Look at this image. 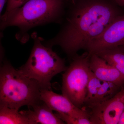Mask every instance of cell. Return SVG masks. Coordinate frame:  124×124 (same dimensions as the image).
<instances>
[{
	"instance_id": "obj_1",
	"label": "cell",
	"mask_w": 124,
	"mask_h": 124,
	"mask_svg": "<svg viewBox=\"0 0 124 124\" xmlns=\"http://www.w3.org/2000/svg\"><path fill=\"white\" fill-rule=\"evenodd\" d=\"M67 4L58 32L43 42L60 47L72 58L86 49L91 41L100 35L119 16L110 0H71Z\"/></svg>"
},
{
	"instance_id": "obj_2",
	"label": "cell",
	"mask_w": 124,
	"mask_h": 124,
	"mask_svg": "<svg viewBox=\"0 0 124 124\" xmlns=\"http://www.w3.org/2000/svg\"><path fill=\"white\" fill-rule=\"evenodd\" d=\"M68 0H29L1 17L0 31L8 27L18 28L16 35L22 43L29 38L28 32L35 27L51 23H60Z\"/></svg>"
},
{
	"instance_id": "obj_3",
	"label": "cell",
	"mask_w": 124,
	"mask_h": 124,
	"mask_svg": "<svg viewBox=\"0 0 124 124\" xmlns=\"http://www.w3.org/2000/svg\"><path fill=\"white\" fill-rule=\"evenodd\" d=\"M41 89L37 82L23 75L5 59L0 65V108L19 110L32 107L41 101Z\"/></svg>"
},
{
	"instance_id": "obj_4",
	"label": "cell",
	"mask_w": 124,
	"mask_h": 124,
	"mask_svg": "<svg viewBox=\"0 0 124 124\" xmlns=\"http://www.w3.org/2000/svg\"><path fill=\"white\" fill-rule=\"evenodd\" d=\"M33 45L25 64L18 70L23 75L35 81L41 89H50L51 81L56 75L64 72L67 67L65 60L44 44L43 39L32 33Z\"/></svg>"
},
{
	"instance_id": "obj_5",
	"label": "cell",
	"mask_w": 124,
	"mask_h": 124,
	"mask_svg": "<svg viewBox=\"0 0 124 124\" xmlns=\"http://www.w3.org/2000/svg\"><path fill=\"white\" fill-rule=\"evenodd\" d=\"M90 55L86 52L76 55L62 74V90L63 95L80 108H84V101L91 70Z\"/></svg>"
},
{
	"instance_id": "obj_6",
	"label": "cell",
	"mask_w": 124,
	"mask_h": 124,
	"mask_svg": "<svg viewBox=\"0 0 124 124\" xmlns=\"http://www.w3.org/2000/svg\"><path fill=\"white\" fill-rule=\"evenodd\" d=\"M88 107L92 124H118L124 109V86L110 99Z\"/></svg>"
},
{
	"instance_id": "obj_7",
	"label": "cell",
	"mask_w": 124,
	"mask_h": 124,
	"mask_svg": "<svg viewBox=\"0 0 124 124\" xmlns=\"http://www.w3.org/2000/svg\"><path fill=\"white\" fill-rule=\"evenodd\" d=\"M124 46V15L117 16L99 36L89 43L85 50L90 55L99 51Z\"/></svg>"
},
{
	"instance_id": "obj_8",
	"label": "cell",
	"mask_w": 124,
	"mask_h": 124,
	"mask_svg": "<svg viewBox=\"0 0 124 124\" xmlns=\"http://www.w3.org/2000/svg\"><path fill=\"white\" fill-rule=\"evenodd\" d=\"M40 99L56 112L77 118H89L85 108L78 107L66 96L56 93L50 89H41Z\"/></svg>"
},
{
	"instance_id": "obj_9",
	"label": "cell",
	"mask_w": 124,
	"mask_h": 124,
	"mask_svg": "<svg viewBox=\"0 0 124 124\" xmlns=\"http://www.w3.org/2000/svg\"><path fill=\"white\" fill-rule=\"evenodd\" d=\"M89 66L91 71L102 81L112 82L120 86L124 84V76L96 54L90 55Z\"/></svg>"
},
{
	"instance_id": "obj_10",
	"label": "cell",
	"mask_w": 124,
	"mask_h": 124,
	"mask_svg": "<svg viewBox=\"0 0 124 124\" xmlns=\"http://www.w3.org/2000/svg\"><path fill=\"white\" fill-rule=\"evenodd\" d=\"M32 109L20 111L31 122L32 124H65L53 110L41 101L32 107Z\"/></svg>"
},
{
	"instance_id": "obj_11",
	"label": "cell",
	"mask_w": 124,
	"mask_h": 124,
	"mask_svg": "<svg viewBox=\"0 0 124 124\" xmlns=\"http://www.w3.org/2000/svg\"><path fill=\"white\" fill-rule=\"evenodd\" d=\"M96 54L117 69L124 76V51L119 47L99 51Z\"/></svg>"
},
{
	"instance_id": "obj_12",
	"label": "cell",
	"mask_w": 124,
	"mask_h": 124,
	"mask_svg": "<svg viewBox=\"0 0 124 124\" xmlns=\"http://www.w3.org/2000/svg\"><path fill=\"white\" fill-rule=\"evenodd\" d=\"M0 124H32L20 111L4 108H0Z\"/></svg>"
},
{
	"instance_id": "obj_13",
	"label": "cell",
	"mask_w": 124,
	"mask_h": 124,
	"mask_svg": "<svg viewBox=\"0 0 124 124\" xmlns=\"http://www.w3.org/2000/svg\"><path fill=\"white\" fill-rule=\"evenodd\" d=\"M102 82V81L96 77L91 71L87 86L84 105H86L88 107L95 103L98 92L101 85Z\"/></svg>"
},
{
	"instance_id": "obj_14",
	"label": "cell",
	"mask_w": 124,
	"mask_h": 124,
	"mask_svg": "<svg viewBox=\"0 0 124 124\" xmlns=\"http://www.w3.org/2000/svg\"><path fill=\"white\" fill-rule=\"evenodd\" d=\"M121 86L112 82L102 81L95 103L93 104L100 103L112 98L119 91Z\"/></svg>"
},
{
	"instance_id": "obj_15",
	"label": "cell",
	"mask_w": 124,
	"mask_h": 124,
	"mask_svg": "<svg viewBox=\"0 0 124 124\" xmlns=\"http://www.w3.org/2000/svg\"><path fill=\"white\" fill-rule=\"evenodd\" d=\"M56 115L65 123L68 124H92L89 118H77L64 113L56 112Z\"/></svg>"
},
{
	"instance_id": "obj_16",
	"label": "cell",
	"mask_w": 124,
	"mask_h": 124,
	"mask_svg": "<svg viewBox=\"0 0 124 124\" xmlns=\"http://www.w3.org/2000/svg\"><path fill=\"white\" fill-rule=\"evenodd\" d=\"M29 0H8L6 9L2 17H5L11 11L17 8L24 4Z\"/></svg>"
},
{
	"instance_id": "obj_17",
	"label": "cell",
	"mask_w": 124,
	"mask_h": 124,
	"mask_svg": "<svg viewBox=\"0 0 124 124\" xmlns=\"http://www.w3.org/2000/svg\"><path fill=\"white\" fill-rule=\"evenodd\" d=\"M4 35L2 31H0V65L5 59V51L4 48L2 46V40Z\"/></svg>"
},
{
	"instance_id": "obj_18",
	"label": "cell",
	"mask_w": 124,
	"mask_h": 124,
	"mask_svg": "<svg viewBox=\"0 0 124 124\" xmlns=\"http://www.w3.org/2000/svg\"><path fill=\"white\" fill-rule=\"evenodd\" d=\"M8 0H0V26L1 21V13L3 10V8L4 7L5 5L7 3Z\"/></svg>"
},
{
	"instance_id": "obj_19",
	"label": "cell",
	"mask_w": 124,
	"mask_h": 124,
	"mask_svg": "<svg viewBox=\"0 0 124 124\" xmlns=\"http://www.w3.org/2000/svg\"><path fill=\"white\" fill-rule=\"evenodd\" d=\"M124 124V109L122 114L120 117L118 124Z\"/></svg>"
},
{
	"instance_id": "obj_20",
	"label": "cell",
	"mask_w": 124,
	"mask_h": 124,
	"mask_svg": "<svg viewBox=\"0 0 124 124\" xmlns=\"http://www.w3.org/2000/svg\"><path fill=\"white\" fill-rule=\"evenodd\" d=\"M121 4L124 5V0H115Z\"/></svg>"
},
{
	"instance_id": "obj_21",
	"label": "cell",
	"mask_w": 124,
	"mask_h": 124,
	"mask_svg": "<svg viewBox=\"0 0 124 124\" xmlns=\"http://www.w3.org/2000/svg\"><path fill=\"white\" fill-rule=\"evenodd\" d=\"M122 46V47H124V46Z\"/></svg>"
}]
</instances>
